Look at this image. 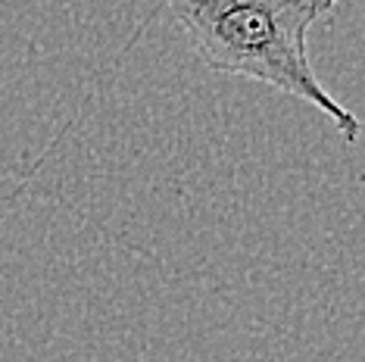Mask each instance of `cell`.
Returning a JSON list of instances; mask_svg holds the SVG:
<instances>
[{"label":"cell","mask_w":365,"mask_h":362,"mask_svg":"<svg viewBox=\"0 0 365 362\" xmlns=\"http://www.w3.org/2000/svg\"><path fill=\"white\" fill-rule=\"evenodd\" d=\"M200 63L219 76L259 81L315 106L344 141H359L362 122L322 88L309 60L312 26L337 0H165Z\"/></svg>","instance_id":"6da1fadb"}]
</instances>
